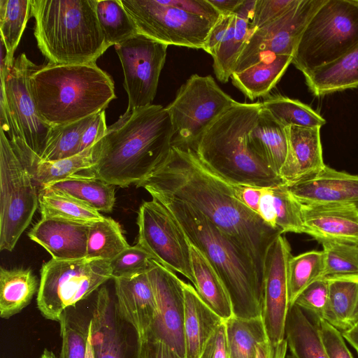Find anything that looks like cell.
I'll return each mask as SVG.
<instances>
[{
  "instance_id": "obj_25",
  "label": "cell",
  "mask_w": 358,
  "mask_h": 358,
  "mask_svg": "<svg viewBox=\"0 0 358 358\" xmlns=\"http://www.w3.org/2000/svg\"><path fill=\"white\" fill-rule=\"evenodd\" d=\"M185 358H199L215 329L224 321L199 296L193 286L183 281Z\"/></svg>"
},
{
  "instance_id": "obj_37",
  "label": "cell",
  "mask_w": 358,
  "mask_h": 358,
  "mask_svg": "<svg viewBox=\"0 0 358 358\" xmlns=\"http://www.w3.org/2000/svg\"><path fill=\"white\" fill-rule=\"evenodd\" d=\"M224 322L229 358H256L258 345L268 340L262 317L232 316Z\"/></svg>"
},
{
  "instance_id": "obj_32",
  "label": "cell",
  "mask_w": 358,
  "mask_h": 358,
  "mask_svg": "<svg viewBox=\"0 0 358 358\" xmlns=\"http://www.w3.org/2000/svg\"><path fill=\"white\" fill-rule=\"evenodd\" d=\"M326 278L329 301L324 320L343 332L358 320V275Z\"/></svg>"
},
{
  "instance_id": "obj_56",
  "label": "cell",
  "mask_w": 358,
  "mask_h": 358,
  "mask_svg": "<svg viewBox=\"0 0 358 358\" xmlns=\"http://www.w3.org/2000/svg\"><path fill=\"white\" fill-rule=\"evenodd\" d=\"M208 1L220 15H231L236 13L244 0H208Z\"/></svg>"
},
{
  "instance_id": "obj_22",
  "label": "cell",
  "mask_w": 358,
  "mask_h": 358,
  "mask_svg": "<svg viewBox=\"0 0 358 358\" xmlns=\"http://www.w3.org/2000/svg\"><path fill=\"white\" fill-rule=\"evenodd\" d=\"M90 224L58 218H41L28 232L29 238L41 245L52 259L86 257Z\"/></svg>"
},
{
  "instance_id": "obj_41",
  "label": "cell",
  "mask_w": 358,
  "mask_h": 358,
  "mask_svg": "<svg viewBox=\"0 0 358 358\" xmlns=\"http://www.w3.org/2000/svg\"><path fill=\"white\" fill-rule=\"evenodd\" d=\"M262 106L285 127H320L326 120L309 106L301 101L280 94L268 96Z\"/></svg>"
},
{
  "instance_id": "obj_8",
  "label": "cell",
  "mask_w": 358,
  "mask_h": 358,
  "mask_svg": "<svg viewBox=\"0 0 358 358\" xmlns=\"http://www.w3.org/2000/svg\"><path fill=\"white\" fill-rule=\"evenodd\" d=\"M111 278L110 261L52 258L41 269L37 307L44 317L59 322L65 311Z\"/></svg>"
},
{
  "instance_id": "obj_10",
  "label": "cell",
  "mask_w": 358,
  "mask_h": 358,
  "mask_svg": "<svg viewBox=\"0 0 358 358\" xmlns=\"http://www.w3.org/2000/svg\"><path fill=\"white\" fill-rule=\"evenodd\" d=\"M237 101L210 75H192L166 106L173 124L172 145L192 148L217 117Z\"/></svg>"
},
{
  "instance_id": "obj_31",
  "label": "cell",
  "mask_w": 358,
  "mask_h": 358,
  "mask_svg": "<svg viewBox=\"0 0 358 358\" xmlns=\"http://www.w3.org/2000/svg\"><path fill=\"white\" fill-rule=\"evenodd\" d=\"M317 96L358 87V43L334 62L304 76Z\"/></svg>"
},
{
  "instance_id": "obj_54",
  "label": "cell",
  "mask_w": 358,
  "mask_h": 358,
  "mask_svg": "<svg viewBox=\"0 0 358 358\" xmlns=\"http://www.w3.org/2000/svg\"><path fill=\"white\" fill-rule=\"evenodd\" d=\"M137 358H182L166 345L149 340L136 341Z\"/></svg>"
},
{
  "instance_id": "obj_45",
  "label": "cell",
  "mask_w": 358,
  "mask_h": 358,
  "mask_svg": "<svg viewBox=\"0 0 358 358\" xmlns=\"http://www.w3.org/2000/svg\"><path fill=\"white\" fill-rule=\"evenodd\" d=\"M62 347L58 358H88L89 329L65 311L59 322Z\"/></svg>"
},
{
  "instance_id": "obj_51",
  "label": "cell",
  "mask_w": 358,
  "mask_h": 358,
  "mask_svg": "<svg viewBox=\"0 0 358 358\" xmlns=\"http://www.w3.org/2000/svg\"><path fill=\"white\" fill-rule=\"evenodd\" d=\"M199 358H229L224 321L208 338Z\"/></svg>"
},
{
  "instance_id": "obj_55",
  "label": "cell",
  "mask_w": 358,
  "mask_h": 358,
  "mask_svg": "<svg viewBox=\"0 0 358 358\" xmlns=\"http://www.w3.org/2000/svg\"><path fill=\"white\" fill-rule=\"evenodd\" d=\"M234 14L221 15L220 19L211 29L203 50L212 57L215 55L223 40Z\"/></svg>"
},
{
  "instance_id": "obj_59",
  "label": "cell",
  "mask_w": 358,
  "mask_h": 358,
  "mask_svg": "<svg viewBox=\"0 0 358 358\" xmlns=\"http://www.w3.org/2000/svg\"><path fill=\"white\" fill-rule=\"evenodd\" d=\"M285 358H296L294 355H292L291 353L287 354Z\"/></svg>"
},
{
  "instance_id": "obj_23",
  "label": "cell",
  "mask_w": 358,
  "mask_h": 358,
  "mask_svg": "<svg viewBox=\"0 0 358 358\" xmlns=\"http://www.w3.org/2000/svg\"><path fill=\"white\" fill-rule=\"evenodd\" d=\"M288 149L280 177L291 183L311 176L325 164L323 161L320 127H285Z\"/></svg>"
},
{
  "instance_id": "obj_47",
  "label": "cell",
  "mask_w": 358,
  "mask_h": 358,
  "mask_svg": "<svg viewBox=\"0 0 358 358\" xmlns=\"http://www.w3.org/2000/svg\"><path fill=\"white\" fill-rule=\"evenodd\" d=\"M329 301L328 280L320 278L304 289L294 303L313 318L324 319ZM292 304V305H293Z\"/></svg>"
},
{
  "instance_id": "obj_19",
  "label": "cell",
  "mask_w": 358,
  "mask_h": 358,
  "mask_svg": "<svg viewBox=\"0 0 358 358\" xmlns=\"http://www.w3.org/2000/svg\"><path fill=\"white\" fill-rule=\"evenodd\" d=\"M302 205H344L358 210V176L325 165L317 173L286 184Z\"/></svg>"
},
{
  "instance_id": "obj_33",
  "label": "cell",
  "mask_w": 358,
  "mask_h": 358,
  "mask_svg": "<svg viewBox=\"0 0 358 358\" xmlns=\"http://www.w3.org/2000/svg\"><path fill=\"white\" fill-rule=\"evenodd\" d=\"M39 284L29 268L0 269V315L8 319L27 306Z\"/></svg>"
},
{
  "instance_id": "obj_14",
  "label": "cell",
  "mask_w": 358,
  "mask_h": 358,
  "mask_svg": "<svg viewBox=\"0 0 358 358\" xmlns=\"http://www.w3.org/2000/svg\"><path fill=\"white\" fill-rule=\"evenodd\" d=\"M115 47L128 96L125 112L151 105L165 64L168 45L137 34Z\"/></svg>"
},
{
  "instance_id": "obj_7",
  "label": "cell",
  "mask_w": 358,
  "mask_h": 358,
  "mask_svg": "<svg viewBox=\"0 0 358 358\" xmlns=\"http://www.w3.org/2000/svg\"><path fill=\"white\" fill-rule=\"evenodd\" d=\"M358 43V0H326L306 26L292 63L304 76Z\"/></svg>"
},
{
  "instance_id": "obj_46",
  "label": "cell",
  "mask_w": 358,
  "mask_h": 358,
  "mask_svg": "<svg viewBox=\"0 0 358 358\" xmlns=\"http://www.w3.org/2000/svg\"><path fill=\"white\" fill-rule=\"evenodd\" d=\"M152 259L153 256L138 243L129 246L110 261L113 279L148 272Z\"/></svg>"
},
{
  "instance_id": "obj_35",
  "label": "cell",
  "mask_w": 358,
  "mask_h": 358,
  "mask_svg": "<svg viewBox=\"0 0 358 358\" xmlns=\"http://www.w3.org/2000/svg\"><path fill=\"white\" fill-rule=\"evenodd\" d=\"M46 186L79 199L99 212L110 213L115 205V186L90 175L76 174Z\"/></svg>"
},
{
  "instance_id": "obj_15",
  "label": "cell",
  "mask_w": 358,
  "mask_h": 358,
  "mask_svg": "<svg viewBox=\"0 0 358 358\" xmlns=\"http://www.w3.org/2000/svg\"><path fill=\"white\" fill-rule=\"evenodd\" d=\"M326 0H301L285 14L255 29L238 59L240 72L268 55H289L295 52L309 21Z\"/></svg>"
},
{
  "instance_id": "obj_38",
  "label": "cell",
  "mask_w": 358,
  "mask_h": 358,
  "mask_svg": "<svg viewBox=\"0 0 358 358\" xmlns=\"http://www.w3.org/2000/svg\"><path fill=\"white\" fill-rule=\"evenodd\" d=\"M129 246L120 224L113 218L104 217L90 224L86 258L111 261Z\"/></svg>"
},
{
  "instance_id": "obj_40",
  "label": "cell",
  "mask_w": 358,
  "mask_h": 358,
  "mask_svg": "<svg viewBox=\"0 0 358 358\" xmlns=\"http://www.w3.org/2000/svg\"><path fill=\"white\" fill-rule=\"evenodd\" d=\"M31 15V0H0L1 41L6 50L7 64L14 62V53Z\"/></svg>"
},
{
  "instance_id": "obj_11",
  "label": "cell",
  "mask_w": 358,
  "mask_h": 358,
  "mask_svg": "<svg viewBox=\"0 0 358 358\" xmlns=\"http://www.w3.org/2000/svg\"><path fill=\"white\" fill-rule=\"evenodd\" d=\"M138 33L166 45L203 49L215 23L162 0H121Z\"/></svg>"
},
{
  "instance_id": "obj_18",
  "label": "cell",
  "mask_w": 358,
  "mask_h": 358,
  "mask_svg": "<svg viewBox=\"0 0 358 358\" xmlns=\"http://www.w3.org/2000/svg\"><path fill=\"white\" fill-rule=\"evenodd\" d=\"M124 323L115 299L106 287H101L88 324L93 358H137L136 345L132 350Z\"/></svg>"
},
{
  "instance_id": "obj_16",
  "label": "cell",
  "mask_w": 358,
  "mask_h": 358,
  "mask_svg": "<svg viewBox=\"0 0 358 358\" xmlns=\"http://www.w3.org/2000/svg\"><path fill=\"white\" fill-rule=\"evenodd\" d=\"M148 274L156 299L157 314L143 341L162 342L185 358L183 280L155 259Z\"/></svg>"
},
{
  "instance_id": "obj_27",
  "label": "cell",
  "mask_w": 358,
  "mask_h": 358,
  "mask_svg": "<svg viewBox=\"0 0 358 358\" xmlns=\"http://www.w3.org/2000/svg\"><path fill=\"white\" fill-rule=\"evenodd\" d=\"M257 214L282 234H304L302 205L290 193L286 183L264 187Z\"/></svg>"
},
{
  "instance_id": "obj_53",
  "label": "cell",
  "mask_w": 358,
  "mask_h": 358,
  "mask_svg": "<svg viewBox=\"0 0 358 358\" xmlns=\"http://www.w3.org/2000/svg\"><path fill=\"white\" fill-rule=\"evenodd\" d=\"M230 185L235 197L241 203L257 214L261 196L265 187L233 182H230Z\"/></svg>"
},
{
  "instance_id": "obj_24",
  "label": "cell",
  "mask_w": 358,
  "mask_h": 358,
  "mask_svg": "<svg viewBox=\"0 0 358 358\" xmlns=\"http://www.w3.org/2000/svg\"><path fill=\"white\" fill-rule=\"evenodd\" d=\"M16 155L40 187L91 169L95 162L96 144L78 154L63 159H41L18 136L8 138Z\"/></svg>"
},
{
  "instance_id": "obj_20",
  "label": "cell",
  "mask_w": 358,
  "mask_h": 358,
  "mask_svg": "<svg viewBox=\"0 0 358 358\" xmlns=\"http://www.w3.org/2000/svg\"><path fill=\"white\" fill-rule=\"evenodd\" d=\"M115 306L122 319L144 340L157 314L155 293L148 272L115 278Z\"/></svg>"
},
{
  "instance_id": "obj_21",
  "label": "cell",
  "mask_w": 358,
  "mask_h": 358,
  "mask_svg": "<svg viewBox=\"0 0 358 358\" xmlns=\"http://www.w3.org/2000/svg\"><path fill=\"white\" fill-rule=\"evenodd\" d=\"M302 205V204H301ZM304 234L319 243L358 245V210L344 205H302Z\"/></svg>"
},
{
  "instance_id": "obj_5",
  "label": "cell",
  "mask_w": 358,
  "mask_h": 358,
  "mask_svg": "<svg viewBox=\"0 0 358 358\" xmlns=\"http://www.w3.org/2000/svg\"><path fill=\"white\" fill-rule=\"evenodd\" d=\"M262 106L259 101H237L210 123L190 148L208 168L228 182L259 187L285 183L249 143V134Z\"/></svg>"
},
{
  "instance_id": "obj_12",
  "label": "cell",
  "mask_w": 358,
  "mask_h": 358,
  "mask_svg": "<svg viewBox=\"0 0 358 358\" xmlns=\"http://www.w3.org/2000/svg\"><path fill=\"white\" fill-rule=\"evenodd\" d=\"M36 67L22 53L11 66L1 69V99L7 105L11 120L6 136H18L41 157L52 127L40 116L30 92L29 78Z\"/></svg>"
},
{
  "instance_id": "obj_36",
  "label": "cell",
  "mask_w": 358,
  "mask_h": 358,
  "mask_svg": "<svg viewBox=\"0 0 358 358\" xmlns=\"http://www.w3.org/2000/svg\"><path fill=\"white\" fill-rule=\"evenodd\" d=\"M41 218H58L90 224L104 216L85 202L50 187L38 192Z\"/></svg>"
},
{
  "instance_id": "obj_1",
  "label": "cell",
  "mask_w": 358,
  "mask_h": 358,
  "mask_svg": "<svg viewBox=\"0 0 358 358\" xmlns=\"http://www.w3.org/2000/svg\"><path fill=\"white\" fill-rule=\"evenodd\" d=\"M136 186L150 195L176 199L203 214L248 252L264 276L268 248L282 234L241 203L230 182L208 168L192 148L172 145L165 159Z\"/></svg>"
},
{
  "instance_id": "obj_26",
  "label": "cell",
  "mask_w": 358,
  "mask_h": 358,
  "mask_svg": "<svg viewBox=\"0 0 358 358\" xmlns=\"http://www.w3.org/2000/svg\"><path fill=\"white\" fill-rule=\"evenodd\" d=\"M255 3V0H244L212 57L214 73L217 80L223 83L228 82L234 73L238 59L253 31L251 22Z\"/></svg>"
},
{
  "instance_id": "obj_3",
  "label": "cell",
  "mask_w": 358,
  "mask_h": 358,
  "mask_svg": "<svg viewBox=\"0 0 358 358\" xmlns=\"http://www.w3.org/2000/svg\"><path fill=\"white\" fill-rule=\"evenodd\" d=\"M178 223L189 243L207 257L231 299L233 316L262 317L263 277L248 252L206 216L176 199L151 194Z\"/></svg>"
},
{
  "instance_id": "obj_34",
  "label": "cell",
  "mask_w": 358,
  "mask_h": 358,
  "mask_svg": "<svg viewBox=\"0 0 358 358\" xmlns=\"http://www.w3.org/2000/svg\"><path fill=\"white\" fill-rule=\"evenodd\" d=\"M285 335L288 350L296 358H328L316 326L294 304L287 312Z\"/></svg>"
},
{
  "instance_id": "obj_48",
  "label": "cell",
  "mask_w": 358,
  "mask_h": 358,
  "mask_svg": "<svg viewBox=\"0 0 358 358\" xmlns=\"http://www.w3.org/2000/svg\"><path fill=\"white\" fill-rule=\"evenodd\" d=\"M328 358H354L340 330L322 318H313Z\"/></svg>"
},
{
  "instance_id": "obj_2",
  "label": "cell",
  "mask_w": 358,
  "mask_h": 358,
  "mask_svg": "<svg viewBox=\"0 0 358 358\" xmlns=\"http://www.w3.org/2000/svg\"><path fill=\"white\" fill-rule=\"evenodd\" d=\"M173 136L166 107L151 104L125 112L96 143L94 164L86 171L114 186L136 185L165 159Z\"/></svg>"
},
{
  "instance_id": "obj_17",
  "label": "cell",
  "mask_w": 358,
  "mask_h": 358,
  "mask_svg": "<svg viewBox=\"0 0 358 358\" xmlns=\"http://www.w3.org/2000/svg\"><path fill=\"white\" fill-rule=\"evenodd\" d=\"M292 257L285 236L271 244L264 259L262 319L268 342L273 345L287 343L285 322L289 308L288 264Z\"/></svg>"
},
{
  "instance_id": "obj_42",
  "label": "cell",
  "mask_w": 358,
  "mask_h": 358,
  "mask_svg": "<svg viewBox=\"0 0 358 358\" xmlns=\"http://www.w3.org/2000/svg\"><path fill=\"white\" fill-rule=\"evenodd\" d=\"M324 268L322 250H311L290 258L287 271L289 306L309 285L323 278Z\"/></svg>"
},
{
  "instance_id": "obj_58",
  "label": "cell",
  "mask_w": 358,
  "mask_h": 358,
  "mask_svg": "<svg viewBox=\"0 0 358 358\" xmlns=\"http://www.w3.org/2000/svg\"><path fill=\"white\" fill-rule=\"evenodd\" d=\"M40 358H56V357L52 351L45 349Z\"/></svg>"
},
{
  "instance_id": "obj_4",
  "label": "cell",
  "mask_w": 358,
  "mask_h": 358,
  "mask_svg": "<svg viewBox=\"0 0 358 358\" xmlns=\"http://www.w3.org/2000/svg\"><path fill=\"white\" fill-rule=\"evenodd\" d=\"M29 85L40 116L51 127L92 116L116 98L112 77L96 62L36 66Z\"/></svg>"
},
{
  "instance_id": "obj_44",
  "label": "cell",
  "mask_w": 358,
  "mask_h": 358,
  "mask_svg": "<svg viewBox=\"0 0 358 358\" xmlns=\"http://www.w3.org/2000/svg\"><path fill=\"white\" fill-rule=\"evenodd\" d=\"M324 268L323 277L358 275V245L322 241Z\"/></svg>"
},
{
  "instance_id": "obj_13",
  "label": "cell",
  "mask_w": 358,
  "mask_h": 358,
  "mask_svg": "<svg viewBox=\"0 0 358 358\" xmlns=\"http://www.w3.org/2000/svg\"><path fill=\"white\" fill-rule=\"evenodd\" d=\"M138 244L167 268L194 283L190 244L170 212L155 199L143 201L136 221Z\"/></svg>"
},
{
  "instance_id": "obj_52",
  "label": "cell",
  "mask_w": 358,
  "mask_h": 358,
  "mask_svg": "<svg viewBox=\"0 0 358 358\" xmlns=\"http://www.w3.org/2000/svg\"><path fill=\"white\" fill-rule=\"evenodd\" d=\"M108 127L106 122L105 110L96 114L82 136L80 152L93 146L106 134Z\"/></svg>"
},
{
  "instance_id": "obj_43",
  "label": "cell",
  "mask_w": 358,
  "mask_h": 358,
  "mask_svg": "<svg viewBox=\"0 0 358 358\" xmlns=\"http://www.w3.org/2000/svg\"><path fill=\"white\" fill-rule=\"evenodd\" d=\"M95 115L71 124L52 127L41 158L47 161H55L78 154L83 132Z\"/></svg>"
},
{
  "instance_id": "obj_9",
  "label": "cell",
  "mask_w": 358,
  "mask_h": 358,
  "mask_svg": "<svg viewBox=\"0 0 358 358\" xmlns=\"http://www.w3.org/2000/svg\"><path fill=\"white\" fill-rule=\"evenodd\" d=\"M39 206L36 183L0 131V249L11 252Z\"/></svg>"
},
{
  "instance_id": "obj_49",
  "label": "cell",
  "mask_w": 358,
  "mask_h": 358,
  "mask_svg": "<svg viewBox=\"0 0 358 358\" xmlns=\"http://www.w3.org/2000/svg\"><path fill=\"white\" fill-rule=\"evenodd\" d=\"M301 0H255L252 15V31L279 18Z\"/></svg>"
},
{
  "instance_id": "obj_28",
  "label": "cell",
  "mask_w": 358,
  "mask_h": 358,
  "mask_svg": "<svg viewBox=\"0 0 358 358\" xmlns=\"http://www.w3.org/2000/svg\"><path fill=\"white\" fill-rule=\"evenodd\" d=\"M249 143L254 152L280 176L288 149L285 127L263 106L249 134Z\"/></svg>"
},
{
  "instance_id": "obj_39",
  "label": "cell",
  "mask_w": 358,
  "mask_h": 358,
  "mask_svg": "<svg viewBox=\"0 0 358 358\" xmlns=\"http://www.w3.org/2000/svg\"><path fill=\"white\" fill-rule=\"evenodd\" d=\"M97 20L109 47L119 45L139 34L121 0H96Z\"/></svg>"
},
{
  "instance_id": "obj_6",
  "label": "cell",
  "mask_w": 358,
  "mask_h": 358,
  "mask_svg": "<svg viewBox=\"0 0 358 358\" xmlns=\"http://www.w3.org/2000/svg\"><path fill=\"white\" fill-rule=\"evenodd\" d=\"M96 0H31L34 36L52 64L96 62L109 48L96 13Z\"/></svg>"
},
{
  "instance_id": "obj_50",
  "label": "cell",
  "mask_w": 358,
  "mask_h": 358,
  "mask_svg": "<svg viewBox=\"0 0 358 358\" xmlns=\"http://www.w3.org/2000/svg\"><path fill=\"white\" fill-rule=\"evenodd\" d=\"M169 6L187 13L203 17L213 23L221 17L220 13L209 3L208 0H164Z\"/></svg>"
},
{
  "instance_id": "obj_29",
  "label": "cell",
  "mask_w": 358,
  "mask_h": 358,
  "mask_svg": "<svg viewBox=\"0 0 358 358\" xmlns=\"http://www.w3.org/2000/svg\"><path fill=\"white\" fill-rule=\"evenodd\" d=\"M189 249L194 286L199 296L223 320L229 319L233 316L232 305L222 280L201 250L192 244Z\"/></svg>"
},
{
  "instance_id": "obj_57",
  "label": "cell",
  "mask_w": 358,
  "mask_h": 358,
  "mask_svg": "<svg viewBox=\"0 0 358 358\" xmlns=\"http://www.w3.org/2000/svg\"><path fill=\"white\" fill-rule=\"evenodd\" d=\"M345 340L358 354V320L348 330L341 332Z\"/></svg>"
},
{
  "instance_id": "obj_30",
  "label": "cell",
  "mask_w": 358,
  "mask_h": 358,
  "mask_svg": "<svg viewBox=\"0 0 358 358\" xmlns=\"http://www.w3.org/2000/svg\"><path fill=\"white\" fill-rule=\"evenodd\" d=\"M292 61L289 55L266 56L250 67L234 72L231 77L232 84L251 101L267 96Z\"/></svg>"
}]
</instances>
